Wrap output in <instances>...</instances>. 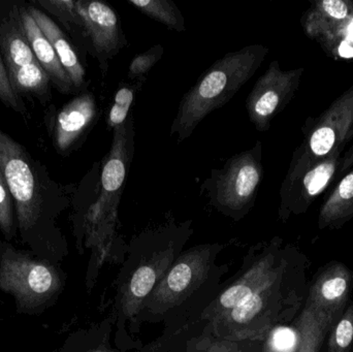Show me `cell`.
Masks as SVG:
<instances>
[{
    "label": "cell",
    "mask_w": 353,
    "mask_h": 352,
    "mask_svg": "<svg viewBox=\"0 0 353 352\" xmlns=\"http://www.w3.org/2000/svg\"><path fill=\"white\" fill-rule=\"evenodd\" d=\"M0 171L14 200L21 242L35 256L56 264L64 253L57 219L65 208L57 185L45 167L1 130Z\"/></svg>",
    "instance_id": "obj_1"
},
{
    "label": "cell",
    "mask_w": 353,
    "mask_h": 352,
    "mask_svg": "<svg viewBox=\"0 0 353 352\" xmlns=\"http://www.w3.org/2000/svg\"><path fill=\"white\" fill-rule=\"evenodd\" d=\"M268 50L261 45L230 52L214 62L182 97L171 136L178 144L187 140L212 112L228 103L252 78Z\"/></svg>",
    "instance_id": "obj_2"
},
{
    "label": "cell",
    "mask_w": 353,
    "mask_h": 352,
    "mask_svg": "<svg viewBox=\"0 0 353 352\" xmlns=\"http://www.w3.org/2000/svg\"><path fill=\"white\" fill-rule=\"evenodd\" d=\"M63 287V275L55 262L0 242V291L12 297L17 313H43L56 303Z\"/></svg>",
    "instance_id": "obj_3"
},
{
    "label": "cell",
    "mask_w": 353,
    "mask_h": 352,
    "mask_svg": "<svg viewBox=\"0 0 353 352\" xmlns=\"http://www.w3.org/2000/svg\"><path fill=\"white\" fill-rule=\"evenodd\" d=\"M261 144L234 155L223 167L213 169L203 188L210 202L230 216H243L254 202L261 181Z\"/></svg>",
    "instance_id": "obj_4"
},
{
    "label": "cell",
    "mask_w": 353,
    "mask_h": 352,
    "mask_svg": "<svg viewBox=\"0 0 353 352\" xmlns=\"http://www.w3.org/2000/svg\"><path fill=\"white\" fill-rule=\"evenodd\" d=\"M283 271L282 269L232 311L212 322L218 339L241 342L265 336L279 309Z\"/></svg>",
    "instance_id": "obj_5"
},
{
    "label": "cell",
    "mask_w": 353,
    "mask_h": 352,
    "mask_svg": "<svg viewBox=\"0 0 353 352\" xmlns=\"http://www.w3.org/2000/svg\"><path fill=\"white\" fill-rule=\"evenodd\" d=\"M113 142L103 161L101 183L103 196L89 214V229L101 220L103 211L107 212L114 200L119 198L134 154V128L132 115L122 125L113 130Z\"/></svg>",
    "instance_id": "obj_6"
},
{
    "label": "cell",
    "mask_w": 353,
    "mask_h": 352,
    "mask_svg": "<svg viewBox=\"0 0 353 352\" xmlns=\"http://www.w3.org/2000/svg\"><path fill=\"white\" fill-rule=\"evenodd\" d=\"M76 8L84 22L92 56L99 60L101 72L105 76L110 60L128 45L119 16L111 6L97 0H78Z\"/></svg>",
    "instance_id": "obj_7"
},
{
    "label": "cell",
    "mask_w": 353,
    "mask_h": 352,
    "mask_svg": "<svg viewBox=\"0 0 353 352\" xmlns=\"http://www.w3.org/2000/svg\"><path fill=\"white\" fill-rule=\"evenodd\" d=\"M211 249L210 246L194 248L181 256L146 301L155 307L171 308L184 300L207 276Z\"/></svg>",
    "instance_id": "obj_8"
},
{
    "label": "cell",
    "mask_w": 353,
    "mask_h": 352,
    "mask_svg": "<svg viewBox=\"0 0 353 352\" xmlns=\"http://www.w3.org/2000/svg\"><path fill=\"white\" fill-rule=\"evenodd\" d=\"M99 118L97 99L89 91L66 103L56 117L54 143L59 152L68 153L86 136Z\"/></svg>",
    "instance_id": "obj_9"
},
{
    "label": "cell",
    "mask_w": 353,
    "mask_h": 352,
    "mask_svg": "<svg viewBox=\"0 0 353 352\" xmlns=\"http://www.w3.org/2000/svg\"><path fill=\"white\" fill-rule=\"evenodd\" d=\"M282 269L283 267L278 264L275 254H268L259 258L210 305L203 316L212 322L232 311L270 279L275 277Z\"/></svg>",
    "instance_id": "obj_10"
},
{
    "label": "cell",
    "mask_w": 353,
    "mask_h": 352,
    "mask_svg": "<svg viewBox=\"0 0 353 352\" xmlns=\"http://www.w3.org/2000/svg\"><path fill=\"white\" fill-rule=\"evenodd\" d=\"M288 91L290 79L272 64L246 99L249 119L257 130L263 132L269 127L270 120L283 105Z\"/></svg>",
    "instance_id": "obj_11"
},
{
    "label": "cell",
    "mask_w": 353,
    "mask_h": 352,
    "mask_svg": "<svg viewBox=\"0 0 353 352\" xmlns=\"http://www.w3.org/2000/svg\"><path fill=\"white\" fill-rule=\"evenodd\" d=\"M352 283V275L348 268L339 262L332 264L313 283L306 305L339 320L345 309Z\"/></svg>",
    "instance_id": "obj_12"
},
{
    "label": "cell",
    "mask_w": 353,
    "mask_h": 352,
    "mask_svg": "<svg viewBox=\"0 0 353 352\" xmlns=\"http://www.w3.org/2000/svg\"><path fill=\"white\" fill-rule=\"evenodd\" d=\"M18 12L21 26L35 59L46 70L51 82L60 92L72 93L74 90L72 80L60 63L53 45L29 12L28 6H18Z\"/></svg>",
    "instance_id": "obj_13"
},
{
    "label": "cell",
    "mask_w": 353,
    "mask_h": 352,
    "mask_svg": "<svg viewBox=\"0 0 353 352\" xmlns=\"http://www.w3.org/2000/svg\"><path fill=\"white\" fill-rule=\"evenodd\" d=\"M172 253L161 254L148 264L139 267L132 274L122 297V310L128 318L136 315L172 265Z\"/></svg>",
    "instance_id": "obj_14"
},
{
    "label": "cell",
    "mask_w": 353,
    "mask_h": 352,
    "mask_svg": "<svg viewBox=\"0 0 353 352\" xmlns=\"http://www.w3.org/2000/svg\"><path fill=\"white\" fill-rule=\"evenodd\" d=\"M28 10L39 25V29L53 45L60 63L72 80L74 90L84 89L86 87V70L76 50L70 45L63 31L47 14L39 10L37 6H28Z\"/></svg>",
    "instance_id": "obj_15"
},
{
    "label": "cell",
    "mask_w": 353,
    "mask_h": 352,
    "mask_svg": "<svg viewBox=\"0 0 353 352\" xmlns=\"http://www.w3.org/2000/svg\"><path fill=\"white\" fill-rule=\"evenodd\" d=\"M0 51L6 68L37 61L21 26L17 4L8 12L0 10Z\"/></svg>",
    "instance_id": "obj_16"
},
{
    "label": "cell",
    "mask_w": 353,
    "mask_h": 352,
    "mask_svg": "<svg viewBox=\"0 0 353 352\" xmlns=\"http://www.w3.org/2000/svg\"><path fill=\"white\" fill-rule=\"evenodd\" d=\"M338 320L325 312L305 306L299 320L298 349L296 352H319L325 335L333 329Z\"/></svg>",
    "instance_id": "obj_17"
},
{
    "label": "cell",
    "mask_w": 353,
    "mask_h": 352,
    "mask_svg": "<svg viewBox=\"0 0 353 352\" xmlns=\"http://www.w3.org/2000/svg\"><path fill=\"white\" fill-rule=\"evenodd\" d=\"M10 85L17 94H30L43 99L50 93L51 79L39 62L6 68Z\"/></svg>",
    "instance_id": "obj_18"
},
{
    "label": "cell",
    "mask_w": 353,
    "mask_h": 352,
    "mask_svg": "<svg viewBox=\"0 0 353 352\" xmlns=\"http://www.w3.org/2000/svg\"><path fill=\"white\" fill-rule=\"evenodd\" d=\"M37 6L45 8L50 14L59 19L70 32L80 41L85 50L92 55L90 43L85 30L84 22L77 12L76 1L72 0H39Z\"/></svg>",
    "instance_id": "obj_19"
},
{
    "label": "cell",
    "mask_w": 353,
    "mask_h": 352,
    "mask_svg": "<svg viewBox=\"0 0 353 352\" xmlns=\"http://www.w3.org/2000/svg\"><path fill=\"white\" fill-rule=\"evenodd\" d=\"M128 2L149 18L172 30L178 32L186 30L184 17L171 0H128Z\"/></svg>",
    "instance_id": "obj_20"
},
{
    "label": "cell",
    "mask_w": 353,
    "mask_h": 352,
    "mask_svg": "<svg viewBox=\"0 0 353 352\" xmlns=\"http://www.w3.org/2000/svg\"><path fill=\"white\" fill-rule=\"evenodd\" d=\"M353 304L343 312L332 329L327 352H352Z\"/></svg>",
    "instance_id": "obj_21"
},
{
    "label": "cell",
    "mask_w": 353,
    "mask_h": 352,
    "mask_svg": "<svg viewBox=\"0 0 353 352\" xmlns=\"http://www.w3.org/2000/svg\"><path fill=\"white\" fill-rule=\"evenodd\" d=\"M0 231L6 241H12L18 235L14 200H12L8 182L1 171H0Z\"/></svg>",
    "instance_id": "obj_22"
},
{
    "label": "cell",
    "mask_w": 353,
    "mask_h": 352,
    "mask_svg": "<svg viewBox=\"0 0 353 352\" xmlns=\"http://www.w3.org/2000/svg\"><path fill=\"white\" fill-rule=\"evenodd\" d=\"M136 87L123 86L118 89L114 99V103L107 117L109 130H114L122 125L130 116V110L134 101Z\"/></svg>",
    "instance_id": "obj_23"
},
{
    "label": "cell",
    "mask_w": 353,
    "mask_h": 352,
    "mask_svg": "<svg viewBox=\"0 0 353 352\" xmlns=\"http://www.w3.org/2000/svg\"><path fill=\"white\" fill-rule=\"evenodd\" d=\"M163 54V47L157 45L144 53L138 54L132 60L128 68V79L130 80H141L148 74L149 70L161 59Z\"/></svg>",
    "instance_id": "obj_24"
},
{
    "label": "cell",
    "mask_w": 353,
    "mask_h": 352,
    "mask_svg": "<svg viewBox=\"0 0 353 352\" xmlns=\"http://www.w3.org/2000/svg\"><path fill=\"white\" fill-rule=\"evenodd\" d=\"M0 99L6 107H10L18 113L24 114L26 112L24 103L10 85L1 51H0Z\"/></svg>",
    "instance_id": "obj_25"
},
{
    "label": "cell",
    "mask_w": 353,
    "mask_h": 352,
    "mask_svg": "<svg viewBox=\"0 0 353 352\" xmlns=\"http://www.w3.org/2000/svg\"><path fill=\"white\" fill-rule=\"evenodd\" d=\"M334 172H335V165L333 163H325L308 173L304 179V185L308 194L310 196H316L319 192L323 191V188L333 176Z\"/></svg>",
    "instance_id": "obj_26"
},
{
    "label": "cell",
    "mask_w": 353,
    "mask_h": 352,
    "mask_svg": "<svg viewBox=\"0 0 353 352\" xmlns=\"http://www.w3.org/2000/svg\"><path fill=\"white\" fill-rule=\"evenodd\" d=\"M335 132L332 128L321 127L313 134L310 141L311 150L319 156L327 154L335 144Z\"/></svg>",
    "instance_id": "obj_27"
},
{
    "label": "cell",
    "mask_w": 353,
    "mask_h": 352,
    "mask_svg": "<svg viewBox=\"0 0 353 352\" xmlns=\"http://www.w3.org/2000/svg\"><path fill=\"white\" fill-rule=\"evenodd\" d=\"M323 8L330 17L334 19H345L348 14V8L342 0H325Z\"/></svg>",
    "instance_id": "obj_28"
},
{
    "label": "cell",
    "mask_w": 353,
    "mask_h": 352,
    "mask_svg": "<svg viewBox=\"0 0 353 352\" xmlns=\"http://www.w3.org/2000/svg\"><path fill=\"white\" fill-rule=\"evenodd\" d=\"M339 198L348 200L353 198V174L346 176L339 186Z\"/></svg>",
    "instance_id": "obj_29"
},
{
    "label": "cell",
    "mask_w": 353,
    "mask_h": 352,
    "mask_svg": "<svg viewBox=\"0 0 353 352\" xmlns=\"http://www.w3.org/2000/svg\"><path fill=\"white\" fill-rule=\"evenodd\" d=\"M228 344V340H221V339H218V340L210 343V344L208 345V347H205L203 352H225Z\"/></svg>",
    "instance_id": "obj_30"
},
{
    "label": "cell",
    "mask_w": 353,
    "mask_h": 352,
    "mask_svg": "<svg viewBox=\"0 0 353 352\" xmlns=\"http://www.w3.org/2000/svg\"><path fill=\"white\" fill-rule=\"evenodd\" d=\"M339 54L341 57L352 58L353 57V47L350 45L347 41H343L339 47Z\"/></svg>",
    "instance_id": "obj_31"
},
{
    "label": "cell",
    "mask_w": 353,
    "mask_h": 352,
    "mask_svg": "<svg viewBox=\"0 0 353 352\" xmlns=\"http://www.w3.org/2000/svg\"><path fill=\"white\" fill-rule=\"evenodd\" d=\"M239 342H232V341H228V347H226L225 352H242L240 347H239Z\"/></svg>",
    "instance_id": "obj_32"
}]
</instances>
